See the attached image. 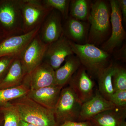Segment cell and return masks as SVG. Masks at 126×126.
<instances>
[{
	"label": "cell",
	"mask_w": 126,
	"mask_h": 126,
	"mask_svg": "<svg viewBox=\"0 0 126 126\" xmlns=\"http://www.w3.org/2000/svg\"><path fill=\"white\" fill-rule=\"evenodd\" d=\"M106 1L92 2L88 20L90 25L87 43L96 46L102 44L110 33V7Z\"/></svg>",
	"instance_id": "1"
},
{
	"label": "cell",
	"mask_w": 126,
	"mask_h": 126,
	"mask_svg": "<svg viewBox=\"0 0 126 126\" xmlns=\"http://www.w3.org/2000/svg\"><path fill=\"white\" fill-rule=\"evenodd\" d=\"M9 102L15 106L23 121L38 126H58L53 110L46 108L27 95Z\"/></svg>",
	"instance_id": "2"
},
{
	"label": "cell",
	"mask_w": 126,
	"mask_h": 126,
	"mask_svg": "<svg viewBox=\"0 0 126 126\" xmlns=\"http://www.w3.org/2000/svg\"><path fill=\"white\" fill-rule=\"evenodd\" d=\"M70 43L73 52L79 59L81 65L94 76L96 77L99 71L111 63L110 54L94 45L78 44L70 40Z\"/></svg>",
	"instance_id": "3"
},
{
	"label": "cell",
	"mask_w": 126,
	"mask_h": 126,
	"mask_svg": "<svg viewBox=\"0 0 126 126\" xmlns=\"http://www.w3.org/2000/svg\"><path fill=\"white\" fill-rule=\"evenodd\" d=\"M82 103L69 86L63 87L53 110L58 126L67 122H79Z\"/></svg>",
	"instance_id": "4"
},
{
	"label": "cell",
	"mask_w": 126,
	"mask_h": 126,
	"mask_svg": "<svg viewBox=\"0 0 126 126\" xmlns=\"http://www.w3.org/2000/svg\"><path fill=\"white\" fill-rule=\"evenodd\" d=\"M0 27L7 37L24 34L21 0H0Z\"/></svg>",
	"instance_id": "5"
},
{
	"label": "cell",
	"mask_w": 126,
	"mask_h": 126,
	"mask_svg": "<svg viewBox=\"0 0 126 126\" xmlns=\"http://www.w3.org/2000/svg\"><path fill=\"white\" fill-rule=\"evenodd\" d=\"M53 9L46 6L41 0H21L23 33L41 26Z\"/></svg>",
	"instance_id": "6"
},
{
	"label": "cell",
	"mask_w": 126,
	"mask_h": 126,
	"mask_svg": "<svg viewBox=\"0 0 126 126\" xmlns=\"http://www.w3.org/2000/svg\"><path fill=\"white\" fill-rule=\"evenodd\" d=\"M110 21L111 33L102 44L101 49L110 54L116 48L121 46L126 38V32L122 24L123 18L118 0L110 1Z\"/></svg>",
	"instance_id": "7"
},
{
	"label": "cell",
	"mask_w": 126,
	"mask_h": 126,
	"mask_svg": "<svg viewBox=\"0 0 126 126\" xmlns=\"http://www.w3.org/2000/svg\"><path fill=\"white\" fill-rule=\"evenodd\" d=\"M48 45L41 40L38 33L23 50L19 58L27 74L43 63Z\"/></svg>",
	"instance_id": "8"
},
{
	"label": "cell",
	"mask_w": 126,
	"mask_h": 126,
	"mask_svg": "<svg viewBox=\"0 0 126 126\" xmlns=\"http://www.w3.org/2000/svg\"><path fill=\"white\" fill-rule=\"evenodd\" d=\"M40 27L26 33L5 38L0 43V58L10 56L19 58L26 47L39 33Z\"/></svg>",
	"instance_id": "9"
},
{
	"label": "cell",
	"mask_w": 126,
	"mask_h": 126,
	"mask_svg": "<svg viewBox=\"0 0 126 126\" xmlns=\"http://www.w3.org/2000/svg\"><path fill=\"white\" fill-rule=\"evenodd\" d=\"M23 83L30 90L56 86L55 70L43 62L30 73L26 74Z\"/></svg>",
	"instance_id": "10"
},
{
	"label": "cell",
	"mask_w": 126,
	"mask_h": 126,
	"mask_svg": "<svg viewBox=\"0 0 126 126\" xmlns=\"http://www.w3.org/2000/svg\"><path fill=\"white\" fill-rule=\"evenodd\" d=\"M68 84L82 104L94 95V82L82 65L72 76Z\"/></svg>",
	"instance_id": "11"
},
{
	"label": "cell",
	"mask_w": 126,
	"mask_h": 126,
	"mask_svg": "<svg viewBox=\"0 0 126 126\" xmlns=\"http://www.w3.org/2000/svg\"><path fill=\"white\" fill-rule=\"evenodd\" d=\"M74 54L70 40L63 34L58 40L48 46L43 62L55 70L61 67L68 56Z\"/></svg>",
	"instance_id": "12"
},
{
	"label": "cell",
	"mask_w": 126,
	"mask_h": 126,
	"mask_svg": "<svg viewBox=\"0 0 126 126\" xmlns=\"http://www.w3.org/2000/svg\"><path fill=\"white\" fill-rule=\"evenodd\" d=\"M63 18L59 12L53 9L41 26L39 34L41 40L49 45L63 34Z\"/></svg>",
	"instance_id": "13"
},
{
	"label": "cell",
	"mask_w": 126,
	"mask_h": 126,
	"mask_svg": "<svg viewBox=\"0 0 126 126\" xmlns=\"http://www.w3.org/2000/svg\"><path fill=\"white\" fill-rule=\"evenodd\" d=\"M116 107L97 91L92 98L82 104L79 122L89 121L99 113Z\"/></svg>",
	"instance_id": "14"
},
{
	"label": "cell",
	"mask_w": 126,
	"mask_h": 126,
	"mask_svg": "<svg viewBox=\"0 0 126 126\" xmlns=\"http://www.w3.org/2000/svg\"><path fill=\"white\" fill-rule=\"evenodd\" d=\"M90 24L69 16L63 25V35L78 44L87 43Z\"/></svg>",
	"instance_id": "15"
},
{
	"label": "cell",
	"mask_w": 126,
	"mask_h": 126,
	"mask_svg": "<svg viewBox=\"0 0 126 126\" xmlns=\"http://www.w3.org/2000/svg\"><path fill=\"white\" fill-rule=\"evenodd\" d=\"M63 88L56 85L30 90L27 96L46 108L53 110Z\"/></svg>",
	"instance_id": "16"
},
{
	"label": "cell",
	"mask_w": 126,
	"mask_h": 126,
	"mask_svg": "<svg viewBox=\"0 0 126 126\" xmlns=\"http://www.w3.org/2000/svg\"><path fill=\"white\" fill-rule=\"evenodd\" d=\"M126 108L116 107L94 116L89 121L94 126H126Z\"/></svg>",
	"instance_id": "17"
},
{
	"label": "cell",
	"mask_w": 126,
	"mask_h": 126,
	"mask_svg": "<svg viewBox=\"0 0 126 126\" xmlns=\"http://www.w3.org/2000/svg\"><path fill=\"white\" fill-rule=\"evenodd\" d=\"M81 65L78 58L74 54L68 56L63 66L55 70L56 86L63 87Z\"/></svg>",
	"instance_id": "18"
},
{
	"label": "cell",
	"mask_w": 126,
	"mask_h": 126,
	"mask_svg": "<svg viewBox=\"0 0 126 126\" xmlns=\"http://www.w3.org/2000/svg\"><path fill=\"white\" fill-rule=\"evenodd\" d=\"M26 74L19 59H15L5 76L0 80V89L21 85Z\"/></svg>",
	"instance_id": "19"
},
{
	"label": "cell",
	"mask_w": 126,
	"mask_h": 126,
	"mask_svg": "<svg viewBox=\"0 0 126 126\" xmlns=\"http://www.w3.org/2000/svg\"><path fill=\"white\" fill-rule=\"evenodd\" d=\"M116 65L110 63L108 66L99 71L96 77L98 82V92L107 100H109L114 93L112 78Z\"/></svg>",
	"instance_id": "20"
},
{
	"label": "cell",
	"mask_w": 126,
	"mask_h": 126,
	"mask_svg": "<svg viewBox=\"0 0 126 126\" xmlns=\"http://www.w3.org/2000/svg\"><path fill=\"white\" fill-rule=\"evenodd\" d=\"M92 2L87 0H70L69 16L78 20L86 21L90 16Z\"/></svg>",
	"instance_id": "21"
},
{
	"label": "cell",
	"mask_w": 126,
	"mask_h": 126,
	"mask_svg": "<svg viewBox=\"0 0 126 126\" xmlns=\"http://www.w3.org/2000/svg\"><path fill=\"white\" fill-rule=\"evenodd\" d=\"M30 90L23 83L15 87L0 89V107L14 99L27 95Z\"/></svg>",
	"instance_id": "22"
},
{
	"label": "cell",
	"mask_w": 126,
	"mask_h": 126,
	"mask_svg": "<svg viewBox=\"0 0 126 126\" xmlns=\"http://www.w3.org/2000/svg\"><path fill=\"white\" fill-rule=\"evenodd\" d=\"M0 112L4 117L3 126H19L20 117L17 109L10 102L0 107Z\"/></svg>",
	"instance_id": "23"
},
{
	"label": "cell",
	"mask_w": 126,
	"mask_h": 126,
	"mask_svg": "<svg viewBox=\"0 0 126 126\" xmlns=\"http://www.w3.org/2000/svg\"><path fill=\"white\" fill-rule=\"evenodd\" d=\"M42 2L47 7L58 11L62 15L63 20L65 21L69 16L70 0H43Z\"/></svg>",
	"instance_id": "24"
},
{
	"label": "cell",
	"mask_w": 126,
	"mask_h": 126,
	"mask_svg": "<svg viewBox=\"0 0 126 126\" xmlns=\"http://www.w3.org/2000/svg\"><path fill=\"white\" fill-rule=\"evenodd\" d=\"M114 92L126 90V70L125 68L116 65L112 78Z\"/></svg>",
	"instance_id": "25"
},
{
	"label": "cell",
	"mask_w": 126,
	"mask_h": 126,
	"mask_svg": "<svg viewBox=\"0 0 126 126\" xmlns=\"http://www.w3.org/2000/svg\"><path fill=\"white\" fill-rule=\"evenodd\" d=\"M109 101L117 107L126 108V90H119L114 92L111 95Z\"/></svg>",
	"instance_id": "26"
},
{
	"label": "cell",
	"mask_w": 126,
	"mask_h": 126,
	"mask_svg": "<svg viewBox=\"0 0 126 126\" xmlns=\"http://www.w3.org/2000/svg\"><path fill=\"white\" fill-rule=\"evenodd\" d=\"M16 58L10 56L0 58V80L5 76L12 63Z\"/></svg>",
	"instance_id": "27"
},
{
	"label": "cell",
	"mask_w": 126,
	"mask_h": 126,
	"mask_svg": "<svg viewBox=\"0 0 126 126\" xmlns=\"http://www.w3.org/2000/svg\"><path fill=\"white\" fill-rule=\"evenodd\" d=\"M59 126H94L90 121L82 122H67Z\"/></svg>",
	"instance_id": "28"
},
{
	"label": "cell",
	"mask_w": 126,
	"mask_h": 126,
	"mask_svg": "<svg viewBox=\"0 0 126 126\" xmlns=\"http://www.w3.org/2000/svg\"><path fill=\"white\" fill-rule=\"evenodd\" d=\"M120 7V10L122 16L123 20L124 23L126 22V0H118Z\"/></svg>",
	"instance_id": "29"
},
{
	"label": "cell",
	"mask_w": 126,
	"mask_h": 126,
	"mask_svg": "<svg viewBox=\"0 0 126 126\" xmlns=\"http://www.w3.org/2000/svg\"><path fill=\"white\" fill-rule=\"evenodd\" d=\"M126 46H124L120 50H119V54H120V55L118 56L117 59H119L123 60H125L126 59Z\"/></svg>",
	"instance_id": "30"
},
{
	"label": "cell",
	"mask_w": 126,
	"mask_h": 126,
	"mask_svg": "<svg viewBox=\"0 0 126 126\" xmlns=\"http://www.w3.org/2000/svg\"><path fill=\"white\" fill-rule=\"evenodd\" d=\"M6 37H7L6 35L0 27V43Z\"/></svg>",
	"instance_id": "31"
},
{
	"label": "cell",
	"mask_w": 126,
	"mask_h": 126,
	"mask_svg": "<svg viewBox=\"0 0 126 126\" xmlns=\"http://www.w3.org/2000/svg\"><path fill=\"white\" fill-rule=\"evenodd\" d=\"M19 126H35V125H33V124H30V123H27L21 120Z\"/></svg>",
	"instance_id": "32"
},
{
	"label": "cell",
	"mask_w": 126,
	"mask_h": 126,
	"mask_svg": "<svg viewBox=\"0 0 126 126\" xmlns=\"http://www.w3.org/2000/svg\"><path fill=\"white\" fill-rule=\"evenodd\" d=\"M4 125V117L2 113L0 112V126H3Z\"/></svg>",
	"instance_id": "33"
}]
</instances>
